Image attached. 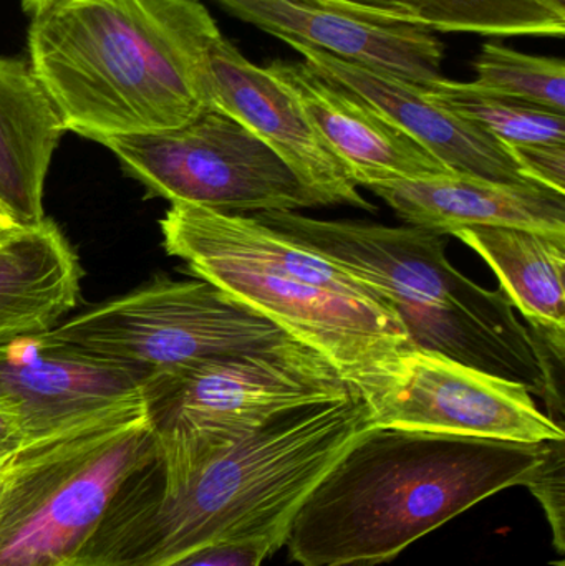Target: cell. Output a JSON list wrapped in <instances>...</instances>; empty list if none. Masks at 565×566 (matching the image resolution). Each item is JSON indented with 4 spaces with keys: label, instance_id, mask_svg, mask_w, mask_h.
<instances>
[{
    "label": "cell",
    "instance_id": "17",
    "mask_svg": "<svg viewBox=\"0 0 565 566\" xmlns=\"http://www.w3.org/2000/svg\"><path fill=\"white\" fill-rule=\"evenodd\" d=\"M65 128L27 56H0V209L20 228L42 224L43 189Z\"/></svg>",
    "mask_w": 565,
    "mask_h": 566
},
{
    "label": "cell",
    "instance_id": "6",
    "mask_svg": "<svg viewBox=\"0 0 565 566\" xmlns=\"http://www.w3.org/2000/svg\"><path fill=\"white\" fill-rule=\"evenodd\" d=\"M156 451L145 396L23 444L0 465V566H70Z\"/></svg>",
    "mask_w": 565,
    "mask_h": 566
},
{
    "label": "cell",
    "instance_id": "1",
    "mask_svg": "<svg viewBox=\"0 0 565 566\" xmlns=\"http://www.w3.org/2000/svg\"><path fill=\"white\" fill-rule=\"evenodd\" d=\"M374 428L350 395L284 412L231 442L156 434V458L119 488L70 566H165L229 542L284 547L308 492Z\"/></svg>",
    "mask_w": 565,
    "mask_h": 566
},
{
    "label": "cell",
    "instance_id": "24",
    "mask_svg": "<svg viewBox=\"0 0 565 566\" xmlns=\"http://www.w3.org/2000/svg\"><path fill=\"white\" fill-rule=\"evenodd\" d=\"M272 554V548L261 542H229L189 552L165 566H262Z\"/></svg>",
    "mask_w": 565,
    "mask_h": 566
},
{
    "label": "cell",
    "instance_id": "2",
    "mask_svg": "<svg viewBox=\"0 0 565 566\" xmlns=\"http://www.w3.org/2000/svg\"><path fill=\"white\" fill-rule=\"evenodd\" d=\"M219 35L199 0H52L30 20L27 59L65 132L98 143L178 128L208 108Z\"/></svg>",
    "mask_w": 565,
    "mask_h": 566
},
{
    "label": "cell",
    "instance_id": "29",
    "mask_svg": "<svg viewBox=\"0 0 565 566\" xmlns=\"http://www.w3.org/2000/svg\"><path fill=\"white\" fill-rule=\"evenodd\" d=\"M377 562L374 560H348L337 562V564L324 565V566H377Z\"/></svg>",
    "mask_w": 565,
    "mask_h": 566
},
{
    "label": "cell",
    "instance_id": "15",
    "mask_svg": "<svg viewBox=\"0 0 565 566\" xmlns=\"http://www.w3.org/2000/svg\"><path fill=\"white\" fill-rule=\"evenodd\" d=\"M285 43L297 50L314 72L367 102L457 175L516 185L530 182L506 146L428 98L418 86L295 40Z\"/></svg>",
    "mask_w": 565,
    "mask_h": 566
},
{
    "label": "cell",
    "instance_id": "12",
    "mask_svg": "<svg viewBox=\"0 0 565 566\" xmlns=\"http://www.w3.org/2000/svg\"><path fill=\"white\" fill-rule=\"evenodd\" d=\"M206 98L208 106L231 116L265 143L318 205L377 209L360 195L295 96L268 69L245 59L222 33L209 46Z\"/></svg>",
    "mask_w": 565,
    "mask_h": 566
},
{
    "label": "cell",
    "instance_id": "11",
    "mask_svg": "<svg viewBox=\"0 0 565 566\" xmlns=\"http://www.w3.org/2000/svg\"><path fill=\"white\" fill-rule=\"evenodd\" d=\"M148 376V369L46 333L0 346V405L25 444L139 398Z\"/></svg>",
    "mask_w": 565,
    "mask_h": 566
},
{
    "label": "cell",
    "instance_id": "10",
    "mask_svg": "<svg viewBox=\"0 0 565 566\" xmlns=\"http://www.w3.org/2000/svg\"><path fill=\"white\" fill-rule=\"evenodd\" d=\"M374 428L543 444L565 441L523 382L415 348L400 378L372 409Z\"/></svg>",
    "mask_w": 565,
    "mask_h": 566
},
{
    "label": "cell",
    "instance_id": "18",
    "mask_svg": "<svg viewBox=\"0 0 565 566\" xmlns=\"http://www.w3.org/2000/svg\"><path fill=\"white\" fill-rule=\"evenodd\" d=\"M447 235L460 239L490 265L513 308L563 365L565 235L500 226H463Z\"/></svg>",
    "mask_w": 565,
    "mask_h": 566
},
{
    "label": "cell",
    "instance_id": "22",
    "mask_svg": "<svg viewBox=\"0 0 565 566\" xmlns=\"http://www.w3.org/2000/svg\"><path fill=\"white\" fill-rule=\"evenodd\" d=\"M477 80L484 92L533 103L565 115V63L554 56L527 55L496 42L481 46L473 60Z\"/></svg>",
    "mask_w": 565,
    "mask_h": 566
},
{
    "label": "cell",
    "instance_id": "28",
    "mask_svg": "<svg viewBox=\"0 0 565 566\" xmlns=\"http://www.w3.org/2000/svg\"><path fill=\"white\" fill-rule=\"evenodd\" d=\"M541 2L553 9L554 12L559 13V15L565 17V0H541Z\"/></svg>",
    "mask_w": 565,
    "mask_h": 566
},
{
    "label": "cell",
    "instance_id": "21",
    "mask_svg": "<svg viewBox=\"0 0 565 566\" xmlns=\"http://www.w3.org/2000/svg\"><path fill=\"white\" fill-rule=\"evenodd\" d=\"M421 25L438 32L563 39L565 17L541 0H407Z\"/></svg>",
    "mask_w": 565,
    "mask_h": 566
},
{
    "label": "cell",
    "instance_id": "5",
    "mask_svg": "<svg viewBox=\"0 0 565 566\" xmlns=\"http://www.w3.org/2000/svg\"><path fill=\"white\" fill-rule=\"evenodd\" d=\"M252 218L374 286L400 316L415 348L523 382L563 412L553 356L523 325L503 290H488L447 258V239L415 226L324 221L292 211Z\"/></svg>",
    "mask_w": 565,
    "mask_h": 566
},
{
    "label": "cell",
    "instance_id": "8",
    "mask_svg": "<svg viewBox=\"0 0 565 566\" xmlns=\"http://www.w3.org/2000/svg\"><path fill=\"white\" fill-rule=\"evenodd\" d=\"M46 335L149 373L255 352L291 338L201 279H159L93 306Z\"/></svg>",
    "mask_w": 565,
    "mask_h": 566
},
{
    "label": "cell",
    "instance_id": "3",
    "mask_svg": "<svg viewBox=\"0 0 565 566\" xmlns=\"http://www.w3.org/2000/svg\"><path fill=\"white\" fill-rule=\"evenodd\" d=\"M159 226L169 255L321 353L370 411L400 378L415 346L374 286L252 216L171 205Z\"/></svg>",
    "mask_w": 565,
    "mask_h": 566
},
{
    "label": "cell",
    "instance_id": "16",
    "mask_svg": "<svg viewBox=\"0 0 565 566\" xmlns=\"http://www.w3.org/2000/svg\"><path fill=\"white\" fill-rule=\"evenodd\" d=\"M408 226L447 235L463 226H500L565 235V195L541 185L448 175L372 186Z\"/></svg>",
    "mask_w": 565,
    "mask_h": 566
},
{
    "label": "cell",
    "instance_id": "9",
    "mask_svg": "<svg viewBox=\"0 0 565 566\" xmlns=\"http://www.w3.org/2000/svg\"><path fill=\"white\" fill-rule=\"evenodd\" d=\"M98 143L149 196L171 205L228 214L321 206L265 143L211 106L178 128Z\"/></svg>",
    "mask_w": 565,
    "mask_h": 566
},
{
    "label": "cell",
    "instance_id": "26",
    "mask_svg": "<svg viewBox=\"0 0 565 566\" xmlns=\"http://www.w3.org/2000/svg\"><path fill=\"white\" fill-rule=\"evenodd\" d=\"M25 444L15 418L0 405V465Z\"/></svg>",
    "mask_w": 565,
    "mask_h": 566
},
{
    "label": "cell",
    "instance_id": "13",
    "mask_svg": "<svg viewBox=\"0 0 565 566\" xmlns=\"http://www.w3.org/2000/svg\"><path fill=\"white\" fill-rule=\"evenodd\" d=\"M265 69L295 96L357 188L457 175L367 102L307 63L275 60Z\"/></svg>",
    "mask_w": 565,
    "mask_h": 566
},
{
    "label": "cell",
    "instance_id": "14",
    "mask_svg": "<svg viewBox=\"0 0 565 566\" xmlns=\"http://www.w3.org/2000/svg\"><path fill=\"white\" fill-rule=\"evenodd\" d=\"M231 15L345 62L385 72L420 90L440 80L444 46L421 23L362 19L301 0H216Z\"/></svg>",
    "mask_w": 565,
    "mask_h": 566
},
{
    "label": "cell",
    "instance_id": "4",
    "mask_svg": "<svg viewBox=\"0 0 565 566\" xmlns=\"http://www.w3.org/2000/svg\"><path fill=\"white\" fill-rule=\"evenodd\" d=\"M547 444L368 429L308 492L284 545L302 566L384 564L484 499L526 484Z\"/></svg>",
    "mask_w": 565,
    "mask_h": 566
},
{
    "label": "cell",
    "instance_id": "20",
    "mask_svg": "<svg viewBox=\"0 0 565 566\" xmlns=\"http://www.w3.org/2000/svg\"><path fill=\"white\" fill-rule=\"evenodd\" d=\"M425 95L454 115L490 133L506 149L517 146H565V115L484 92L473 83L453 82L441 76Z\"/></svg>",
    "mask_w": 565,
    "mask_h": 566
},
{
    "label": "cell",
    "instance_id": "30",
    "mask_svg": "<svg viewBox=\"0 0 565 566\" xmlns=\"http://www.w3.org/2000/svg\"><path fill=\"white\" fill-rule=\"evenodd\" d=\"M301 2L311 3V6L322 7L321 3L317 2V0H301ZM324 9H325V7H324Z\"/></svg>",
    "mask_w": 565,
    "mask_h": 566
},
{
    "label": "cell",
    "instance_id": "19",
    "mask_svg": "<svg viewBox=\"0 0 565 566\" xmlns=\"http://www.w3.org/2000/svg\"><path fill=\"white\" fill-rule=\"evenodd\" d=\"M79 259L53 222L0 241V346L46 333L76 305Z\"/></svg>",
    "mask_w": 565,
    "mask_h": 566
},
{
    "label": "cell",
    "instance_id": "7",
    "mask_svg": "<svg viewBox=\"0 0 565 566\" xmlns=\"http://www.w3.org/2000/svg\"><path fill=\"white\" fill-rule=\"evenodd\" d=\"M355 395L315 349L279 345L149 373L143 396L156 434L231 442L284 412Z\"/></svg>",
    "mask_w": 565,
    "mask_h": 566
},
{
    "label": "cell",
    "instance_id": "23",
    "mask_svg": "<svg viewBox=\"0 0 565 566\" xmlns=\"http://www.w3.org/2000/svg\"><path fill=\"white\" fill-rule=\"evenodd\" d=\"M565 441H553L547 444L546 455L537 465L536 471L527 479L524 488L530 489L546 512L547 521L554 532V545L561 555L564 554V468Z\"/></svg>",
    "mask_w": 565,
    "mask_h": 566
},
{
    "label": "cell",
    "instance_id": "31",
    "mask_svg": "<svg viewBox=\"0 0 565 566\" xmlns=\"http://www.w3.org/2000/svg\"><path fill=\"white\" fill-rule=\"evenodd\" d=\"M0 212H3L2 209H0ZM3 214H6V212H3ZM7 216V214H6Z\"/></svg>",
    "mask_w": 565,
    "mask_h": 566
},
{
    "label": "cell",
    "instance_id": "25",
    "mask_svg": "<svg viewBox=\"0 0 565 566\" xmlns=\"http://www.w3.org/2000/svg\"><path fill=\"white\" fill-rule=\"evenodd\" d=\"M325 9L388 23H420L407 0H317Z\"/></svg>",
    "mask_w": 565,
    "mask_h": 566
},
{
    "label": "cell",
    "instance_id": "27",
    "mask_svg": "<svg viewBox=\"0 0 565 566\" xmlns=\"http://www.w3.org/2000/svg\"><path fill=\"white\" fill-rule=\"evenodd\" d=\"M22 2V9L25 10L27 13H29L30 17L33 15V13L39 12V10H42L43 7L49 6L52 0H20Z\"/></svg>",
    "mask_w": 565,
    "mask_h": 566
}]
</instances>
